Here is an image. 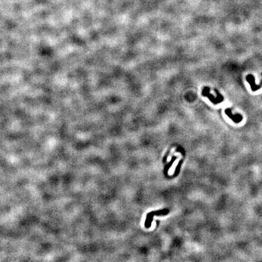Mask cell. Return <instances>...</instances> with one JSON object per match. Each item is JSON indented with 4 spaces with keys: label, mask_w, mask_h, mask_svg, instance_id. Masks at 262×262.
<instances>
[{
    "label": "cell",
    "mask_w": 262,
    "mask_h": 262,
    "mask_svg": "<svg viewBox=\"0 0 262 262\" xmlns=\"http://www.w3.org/2000/svg\"><path fill=\"white\" fill-rule=\"evenodd\" d=\"M202 94L203 96H206L208 97V98H209V100L214 104H217V103H220L223 100V98L222 96L221 95H218L217 98H214L213 97V95H211L209 93V89L207 87H205L202 91Z\"/></svg>",
    "instance_id": "1"
},
{
    "label": "cell",
    "mask_w": 262,
    "mask_h": 262,
    "mask_svg": "<svg viewBox=\"0 0 262 262\" xmlns=\"http://www.w3.org/2000/svg\"><path fill=\"white\" fill-rule=\"evenodd\" d=\"M225 113L228 116V117H230L231 119H232L236 123H239L243 119L242 117L239 114L233 115V114L231 112V110L230 109H226L225 110Z\"/></svg>",
    "instance_id": "2"
}]
</instances>
